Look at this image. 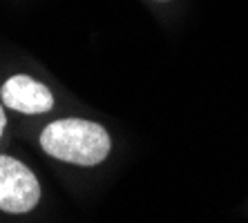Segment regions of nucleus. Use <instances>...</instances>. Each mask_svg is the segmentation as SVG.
I'll return each mask as SVG.
<instances>
[{"label": "nucleus", "instance_id": "nucleus-3", "mask_svg": "<svg viewBox=\"0 0 248 223\" xmlns=\"http://www.w3.org/2000/svg\"><path fill=\"white\" fill-rule=\"evenodd\" d=\"M0 98L7 107L23 112V114H45L54 107L52 92L43 83L25 74L12 76L7 80L0 89Z\"/></svg>", "mask_w": 248, "mask_h": 223}, {"label": "nucleus", "instance_id": "nucleus-4", "mask_svg": "<svg viewBox=\"0 0 248 223\" xmlns=\"http://www.w3.org/2000/svg\"><path fill=\"white\" fill-rule=\"evenodd\" d=\"M5 123H7L5 109H2V105H0V136H2V132H5Z\"/></svg>", "mask_w": 248, "mask_h": 223}, {"label": "nucleus", "instance_id": "nucleus-2", "mask_svg": "<svg viewBox=\"0 0 248 223\" xmlns=\"http://www.w3.org/2000/svg\"><path fill=\"white\" fill-rule=\"evenodd\" d=\"M41 199V185L34 172L12 156H0V210L23 214L34 210Z\"/></svg>", "mask_w": 248, "mask_h": 223}, {"label": "nucleus", "instance_id": "nucleus-1", "mask_svg": "<svg viewBox=\"0 0 248 223\" xmlns=\"http://www.w3.org/2000/svg\"><path fill=\"white\" fill-rule=\"evenodd\" d=\"M41 145L49 156L74 165H98L110 154V136L103 127L85 119H61L43 130Z\"/></svg>", "mask_w": 248, "mask_h": 223}]
</instances>
